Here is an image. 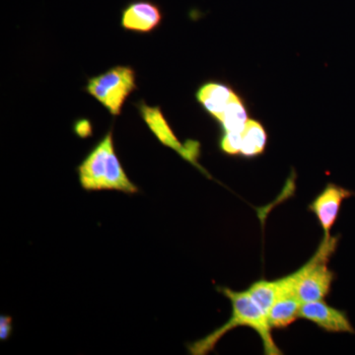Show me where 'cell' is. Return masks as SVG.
Returning a JSON list of instances; mask_svg holds the SVG:
<instances>
[{
	"label": "cell",
	"mask_w": 355,
	"mask_h": 355,
	"mask_svg": "<svg viewBox=\"0 0 355 355\" xmlns=\"http://www.w3.org/2000/svg\"><path fill=\"white\" fill-rule=\"evenodd\" d=\"M162 20V10L151 0H132L121 10V27L127 31L150 33Z\"/></svg>",
	"instance_id": "9c48e42d"
},
{
	"label": "cell",
	"mask_w": 355,
	"mask_h": 355,
	"mask_svg": "<svg viewBox=\"0 0 355 355\" xmlns=\"http://www.w3.org/2000/svg\"><path fill=\"white\" fill-rule=\"evenodd\" d=\"M219 147L222 153L230 156L240 155L242 148V132H223Z\"/></svg>",
	"instance_id": "5bb4252c"
},
{
	"label": "cell",
	"mask_w": 355,
	"mask_h": 355,
	"mask_svg": "<svg viewBox=\"0 0 355 355\" xmlns=\"http://www.w3.org/2000/svg\"><path fill=\"white\" fill-rule=\"evenodd\" d=\"M137 106L140 116L163 146L170 147L184 160L195 165L198 169L207 175L198 162L200 154V142L196 140H188L186 144H182L173 132L168 121H166L160 107H150L144 101L139 102Z\"/></svg>",
	"instance_id": "5b68a950"
},
{
	"label": "cell",
	"mask_w": 355,
	"mask_h": 355,
	"mask_svg": "<svg viewBox=\"0 0 355 355\" xmlns=\"http://www.w3.org/2000/svg\"><path fill=\"white\" fill-rule=\"evenodd\" d=\"M338 238H324L316 253L302 268L293 272L296 279V294L301 303L324 300L330 294L335 272L329 268L328 261L335 253Z\"/></svg>",
	"instance_id": "3957f363"
},
{
	"label": "cell",
	"mask_w": 355,
	"mask_h": 355,
	"mask_svg": "<svg viewBox=\"0 0 355 355\" xmlns=\"http://www.w3.org/2000/svg\"><path fill=\"white\" fill-rule=\"evenodd\" d=\"M354 196V191L336 184H328L319 196L310 203L309 209L316 216L324 230V238H331L343 202Z\"/></svg>",
	"instance_id": "52a82bcc"
},
{
	"label": "cell",
	"mask_w": 355,
	"mask_h": 355,
	"mask_svg": "<svg viewBox=\"0 0 355 355\" xmlns=\"http://www.w3.org/2000/svg\"><path fill=\"white\" fill-rule=\"evenodd\" d=\"M74 132L79 137L85 139V137L92 135V125L88 120L81 119V120L76 121V125H74Z\"/></svg>",
	"instance_id": "9a60e30c"
},
{
	"label": "cell",
	"mask_w": 355,
	"mask_h": 355,
	"mask_svg": "<svg viewBox=\"0 0 355 355\" xmlns=\"http://www.w3.org/2000/svg\"><path fill=\"white\" fill-rule=\"evenodd\" d=\"M248 295L254 301V304L268 317L270 308L275 304L279 293V279L266 280L261 279L254 282L248 287Z\"/></svg>",
	"instance_id": "7c38bea8"
},
{
	"label": "cell",
	"mask_w": 355,
	"mask_h": 355,
	"mask_svg": "<svg viewBox=\"0 0 355 355\" xmlns=\"http://www.w3.org/2000/svg\"><path fill=\"white\" fill-rule=\"evenodd\" d=\"M248 120L246 107L241 97L236 95L217 121L220 123L223 132H242Z\"/></svg>",
	"instance_id": "4fadbf2b"
},
{
	"label": "cell",
	"mask_w": 355,
	"mask_h": 355,
	"mask_svg": "<svg viewBox=\"0 0 355 355\" xmlns=\"http://www.w3.org/2000/svg\"><path fill=\"white\" fill-rule=\"evenodd\" d=\"M236 95L237 93L233 89L217 81L202 84L196 93L198 102L216 121L225 112Z\"/></svg>",
	"instance_id": "30bf717a"
},
{
	"label": "cell",
	"mask_w": 355,
	"mask_h": 355,
	"mask_svg": "<svg viewBox=\"0 0 355 355\" xmlns=\"http://www.w3.org/2000/svg\"><path fill=\"white\" fill-rule=\"evenodd\" d=\"M135 89V70L118 65L101 76L89 78L85 91L101 103L112 116H119L125 100Z\"/></svg>",
	"instance_id": "277c9868"
},
{
	"label": "cell",
	"mask_w": 355,
	"mask_h": 355,
	"mask_svg": "<svg viewBox=\"0 0 355 355\" xmlns=\"http://www.w3.org/2000/svg\"><path fill=\"white\" fill-rule=\"evenodd\" d=\"M12 333V318L10 316L0 317V340H6Z\"/></svg>",
	"instance_id": "2e32d148"
},
{
	"label": "cell",
	"mask_w": 355,
	"mask_h": 355,
	"mask_svg": "<svg viewBox=\"0 0 355 355\" xmlns=\"http://www.w3.org/2000/svg\"><path fill=\"white\" fill-rule=\"evenodd\" d=\"M77 174L79 183L87 191H119L128 195H135L139 191L119 160L112 130L84 158L77 167Z\"/></svg>",
	"instance_id": "7a4b0ae2"
},
{
	"label": "cell",
	"mask_w": 355,
	"mask_h": 355,
	"mask_svg": "<svg viewBox=\"0 0 355 355\" xmlns=\"http://www.w3.org/2000/svg\"><path fill=\"white\" fill-rule=\"evenodd\" d=\"M268 135L260 121L248 120L242 132V148L240 155L254 158L265 153Z\"/></svg>",
	"instance_id": "8fae6325"
},
{
	"label": "cell",
	"mask_w": 355,
	"mask_h": 355,
	"mask_svg": "<svg viewBox=\"0 0 355 355\" xmlns=\"http://www.w3.org/2000/svg\"><path fill=\"white\" fill-rule=\"evenodd\" d=\"M300 319L307 320L329 333L354 334L347 313L327 304L324 300L303 303Z\"/></svg>",
	"instance_id": "ba28073f"
},
{
	"label": "cell",
	"mask_w": 355,
	"mask_h": 355,
	"mask_svg": "<svg viewBox=\"0 0 355 355\" xmlns=\"http://www.w3.org/2000/svg\"><path fill=\"white\" fill-rule=\"evenodd\" d=\"M279 293L268 314L272 329H286L300 319L302 303L296 294V282L293 275L279 279Z\"/></svg>",
	"instance_id": "8992f818"
},
{
	"label": "cell",
	"mask_w": 355,
	"mask_h": 355,
	"mask_svg": "<svg viewBox=\"0 0 355 355\" xmlns=\"http://www.w3.org/2000/svg\"><path fill=\"white\" fill-rule=\"evenodd\" d=\"M217 291L230 300L232 305V315L228 322L219 327L216 331L200 338L197 342L188 345L191 354L205 355L212 352L217 343L223 338L228 331L237 327H247L253 329L260 336L263 342L265 354L268 355L282 354L277 343L273 340L272 330L268 324V317L248 295L246 291H234L229 287H218Z\"/></svg>",
	"instance_id": "6da1fadb"
}]
</instances>
